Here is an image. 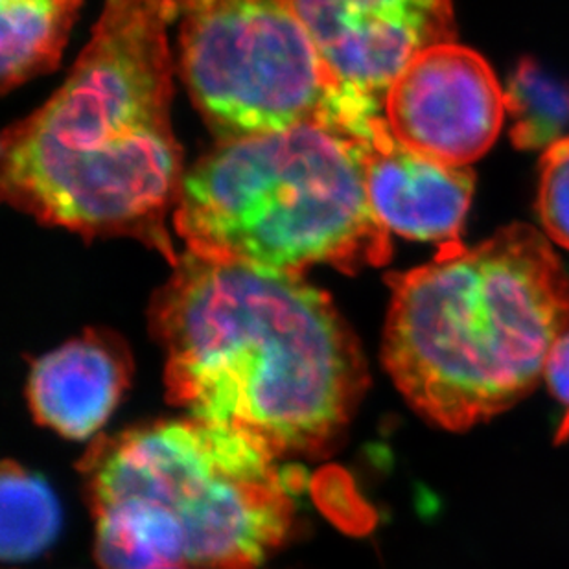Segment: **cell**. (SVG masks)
Wrapping results in <instances>:
<instances>
[{"label": "cell", "instance_id": "cell-1", "mask_svg": "<svg viewBox=\"0 0 569 569\" xmlns=\"http://www.w3.org/2000/svg\"><path fill=\"white\" fill-rule=\"evenodd\" d=\"M150 302L168 400L274 456L327 453L366 397L360 341L302 273L184 251Z\"/></svg>", "mask_w": 569, "mask_h": 569}, {"label": "cell", "instance_id": "cell-2", "mask_svg": "<svg viewBox=\"0 0 569 569\" xmlns=\"http://www.w3.org/2000/svg\"><path fill=\"white\" fill-rule=\"evenodd\" d=\"M183 0H106L63 86L0 142L6 201L86 238L128 237L176 266L168 214L183 187L168 28Z\"/></svg>", "mask_w": 569, "mask_h": 569}, {"label": "cell", "instance_id": "cell-3", "mask_svg": "<svg viewBox=\"0 0 569 569\" xmlns=\"http://www.w3.org/2000/svg\"><path fill=\"white\" fill-rule=\"evenodd\" d=\"M381 360L430 425L467 431L506 413L542 380L569 330V277L546 238L523 223L473 248L389 274Z\"/></svg>", "mask_w": 569, "mask_h": 569}, {"label": "cell", "instance_id": "cell-4", "mask_svg": "<svg viewBox=\"0 0 569 569\" xmlns=\"http://www.w3.org/2000/svg\"><path fill=\"white\" fill-rule=\"evenodd\" d=\"M80 472L103 569H257L293 521L279 457L192 417L100 437Z\"/></svg>", "mask_w": 569, "mask_h": 569}, {"label": "cell", "instance_id": "cell-5", "mask_svg": "<svg viewBox=\"0 0 569 569\" xmlns=\"http://www.w3.org/2000/svg\"><path fill=\"white\" fill-rule=\"evenodd\" d=\"M173 227L190 253L291 273H358L392 253L360 140L325 124L221 140L184 173Z\"/></svg>", "mask_w": 569, "mask_h": 569}, {"label": "cell", "instance_id": "cell-6", "mask_svg": "<svg viewBox=\"0 0 569 569\" xmlns=\"http://www.w3.org/2000/svg\"><path fill=\"white\" fill-rule=\"evenodd\" d=\"M181 76L221 140L341 128L338 92L288 0H183Z\"/></svg>", "mask_w": 569, "mask_h": 569}, {"label": "cell", "instance_id": "cell-7", "mask_svg": "<svg viewBox=\"0 0 569 569\" xmlns=\"http://www.w3.org/2000/svg\"><path fill=\"white\" fill-rule=\"evenodd\" d=\"M338 92L341 128L363 139L411 61L456 41L451 0H288Z\"/></svg>", "mask_w": 569, "mask_h": 569}, {"label": "cell", "instance_id": "cell-8", "mask_svg": "<svg viewBox=\"0 0 569 569\" xmlns=\"http://www.w3.org/2000/svg\"><path fill=\"white\" fill-rule=\"evenodd\" d=\"M506 114V91L495 70L456 41L420 52L392 83L383 109L402 144L451 167L483 157Z\"/></svg>", "mask_w": 569, "mask_h": 569}, {"label": "cell", "instance_id": "cell-9", "mask_svg": "<svg viewBox=\"0 0 569 569\" xmlns=\"http://www.w3.org/2000/svg\"><path fill=\"white\" fill-rule=\"evenodd\" d=\"M360 140L367 192L389 232L413 240L457 243L473 193V172L402 144L386 117Z\"/></svg>", "mask_w": 569, "mask_h": 569}, {"label": "cell", "instance_id": "cell-10", "mask_svg": "<svg viewBox=\"0 0 569 569\" xmlns=\"http://www.w3.org/2000/svg\"><path fill=\"white\" fill-rule=\"evenodd\" d=\"M133 360L109 330H86L36 361L28 380L33 419L67 439L94 436L128 389Z\"/></svg>", "mask_w": 569, "mask_h": 569}, {"label": "cell", "instance_id": "cell-11", "mask_svg": "<svg viewBox=\"0 0 569 569\" xmlns=\"http://www.w3.org/2000/svg\"><path fill=\"white\" fill-rule=\"evenodd\" d=\"M81 0H0V83L4 91L60 63Z\"/></svg>", "mask_w": 569, "mask_h": 569}, {"label": "cell", "instance_id": "cell-12", "mask_svg": "<svg viewBox=\"0 0 569 569\" xmlns=\"http://www.w3.org/2000/svg\"><path fill=\"white\" fill-rule=\"evenodd\" d=\"M0 553L6 562L33 559L60 532V503L44 479L6 461L0 478Z\"/></svg>", "mask_w": 569, "mask_h": 569}, {"label": "cell", "instance_id": "cell-13", "mask_svg": "<svg viewBox=\"0 0 569 569\" xmlns=\"http://www.w3.org/2000/svg\"><path fill=\"white\" fill-rule=\"evenodd\" d=\"M506 109L516 148H549L569 128V81L535 58H523L507 83Z\"/></svg>", "mask_w": 569, "mask_h": 569}, {"label": "cell", "instance_id": "cell-14", "mask_svg": "<svg viewBox=\"0 0 569 569\" xmlns=\"http://www.w3.org/2000/svg\"><path fill=\"white\" fill-rule=\"evenodd\" d=\"M537 209L549 238L569 249V137L543 153Z\"/></svg>", "mask_w": 569, "mask_h": 569}, {"label": "cell", "instance_id": "cell-15", "mask_svg": "<svg viewBox=\"0 0 569 569\" xmlns=\"http://www.w3.org/2000/svg\"><path fill=\"white\" fill-rule=\"evenodd\" d=\"M543 378L551 395L569 409V330L549 352Z\"/></svg>", "mask_w": 569, "mask_h": 569}, {"label": "cell", "instance_id": "cell-16", "mask_svg": "<svg viewBox=\"0 0 569 569\" xmlns=\"http://www.w3.org/2000/svg\"><path fill=\"white\" fill-rule=\"evenodd\" d=\"M161 569H196V568H187V566H168V568Z\"/></svg>", "mask_w": 569, "mask_h": 569}]
</instances>
